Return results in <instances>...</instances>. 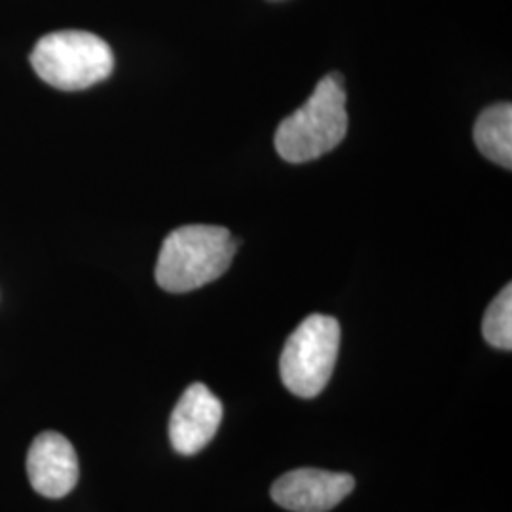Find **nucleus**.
Returning <instances> with one entry per match:
<instances>
[{
  "label": "nucleus",
  "mask_w": 512,
  "mask_h": 512,
  "mask_svg": "<svg viewBox=\"0 0 512 512\" xmlns=\"http://www.w3.org/2000/svg\"><path fill=\"white\" fill-rule=\"evenodd\" d=\"M238 241L222 226L190 224L164 239L156 281L167 293H190L226 274Z\"/></svg>",
  "instance_id": "nucleus-1"
},
{
  "label": "nucleus",
  "mask_w": 512,
  "mask_h": 512,
  "mask_svg": "<svg viewBox=\"0 0 512 512\" xmlns=\"http://www.w3.org/2000/svg\"><path fill=\"white\" fill-rule=\"evenodd\" d=\"M346 90L338 73L325 76L310 99L275 131V150L291 164H306L338 147L348 133Z\"/></svg>",
  "instance_id": "nucleus-2"
},
{
  "label": "nucleus",
  "mask_w": 512,
  "mask_h": 512,
  "mask_svg": "<svg viewBox=\"0 0 512 512\" xmlns=\"http://www.w3.org/2000/svg\"><path fill=\"white\" fill-rule=\"evenodd\" d=\"M31 63L46 84L63 92H78L109 78L114 55L109 44L97 35L57 31L38 40Z\"/></svg>",
  "instance_id": "nucleus-3"
},
{
  "label": "nucleus",
  "mask_w": 512,
  "mask_h": 512,
  "mask_svg": "<svg viewBox=\"0 0 512 512\" xmlns=\"http://www.w3.org/2000/svg\"><path fill=\"white\" fill-rule=\"evenodd\" d=\"M340 351V323L313 313L289 336L281 361V380L300 399L317 397L334 372Z\"/></svg>",
  "instance_id": "nucleus-4"
},
{
  "label": "nucleus",
  "mask_w": 512,
  "mask_h": 512,
  "mask_svg": "<svg viewBox=\"0 0 512 512\" xmlns=\"http://www.w3.org/2000/svg\"><path fill=\"white\" fill-rule=\"evenodd\" d=\"M355 490L348 473L323 469H296L279 476L272 486V499L291 512H329Z\"/></svg>",
  "instance_id": "nucleus-5"
},
{
  "label": "nucleus",
  "mask_w": 512,
  "mask_h": 512,
  "mask_svg": "<svg viewBox=\"0 0 512 512\" xmlns=\"http://www.w3.org/2000/svg\"><path fill=\"white\" fill-rule=\"evenodd\" d=\"M222 421V403L203 384L186 387L169 418V440L181 456H194L213 440Z\"/></svg>",
  "instance_id": "nucleus-6"
},
{
  "label": "nucleus",
  "mask_w": 512,
  "mask_h": 512,
  "mask_svg": "<svg viewBox=\"0 0 512 512\" xmlns=\"http://www.w3.org/2000/svg\"><path fill=\"white\" fill-rule=\"evenodd\" d=\"M27 475L37 494L50 499L71 494L80 476L73 444L54 431L40 433L27 454Z\"/></svg>",
  "instance_id": "nucleus-7"
},
{
  "label": "nucleus",
  "mask_w": 512,
  "mask_h": 512,
  "mask_svg": "<svg viewBox=\"0 0 512 512\" xmlns=\"http://www.w3.org/2000/svg\"><path fill=\"white\" fill-rule=\"evenodd\" d=\"M475 143L478 150L497 165L512 167V107L499 103L484 110L475 126Z\"/></svg>",
  "instance_id": "nucleus-8"
},
{
  "label": "nucleus",
  "mask_w": 512,
  "mask_h": 512,
  "mask_svg": "<svg viewBox=\"0 0 512 512\" xmlns=\"http://www.w3.org/2000/svg\"><path fill=\"white\" fill-rule=\"evenodd\" d=\"M484 340L492 348L512 349V287L507 285L488 306L482 321Z\"/></svg>",
  "instance_id": "nucleus-9"
}]
</instances>
